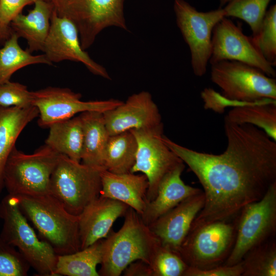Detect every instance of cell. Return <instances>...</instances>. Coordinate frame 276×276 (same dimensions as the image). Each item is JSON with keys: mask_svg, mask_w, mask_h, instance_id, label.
Here are the masks:
<instances>
[{"mask_svg": "<svg viewBox=\"0 0 276 276\" xmlns=\"http://www.w3.org/2000/svg\"><path fill=\"white\" fill-rule=\"evenodd\" d=\"M224 127L227 147L219 154L195 151L163 136L203 189L204 206L190 229L236 216L243 206L260 200L276 182V141L250 124L224 118Z\"/></svg>", "mask_w": 276, "mask_h": 276, "instance_id": "obj_1", "label": "cell"}, {"mask_svg": "<svg viewBox=\"0 0 276 276\" xmlns=\"http://www.w3.org/2000/svg\"><path fill=\"white\" fill-rule=\"evenodd\" d=\"M122 226L110 232L102 242L101 276H119L131 263L141 260L149 264L160 242L148 225L132 208L124 215Z\"/></svg>", "mask_w": 276, "mask_h": 276, "instance_id": "obj_2", "label": "cell"}, {"mask_svg": "<svg viewBox=\"0 0 276 276\" xmlns=\"http://www.w3.org/2000/svg\"><path fill=\"white\" fill-rule=\"evenodd\" d=\"M15 196L24 214L57 255L81 249L78 216L70 213L56 198L50 194Z\"/></svg>", "mask_w": 276, "mask_h": 276, "instance_id": "obj_3", "label": "cell"}, {"mask_svg": "<svg viewBox=\"0 0 276 276\" xmlns=\"http://www.w3.org/2000/svg\"><path fill=\"white\" fill-rule=\"evenodd\" d=\"M0 218L3 221L0 238L17 248L38 275L55 276L58 255L50 244L39 239L16 196L8 194L1 200Z\"/></svg>", "mask_w": 276, "mask_h": 276, "instance_id": "obj_4", "label": "cell"}, {"mask_svg": "<svg viewBox=\"0 0 276 276\" xmlns=\"http://www.w3.org/2000/svg\"><path fill=\"white\" fill-rule=\"evenodd\" d=\"M60 154L46 144L29 154L15 147L4 172V186L8 194L37 196L50 194L51 177Z\"/></svg>", "mask_w": 276, "mask_h": 276, "instance_id": "obj_5", "label": "cell"}, {"mask_svg": "<svg viewBox=\"0 0 276 276\" xmlns=\"http://www.w3.org/2000/svg\"><path fill=\"white\" fill-rule=\"evenodd\" d=\"M102 168L74 161L60 154L51 175L50 193L71 214L79 216L100 196Z\"/></svg>", "mask_w": 276, "mask_h": 276, "instance_id": "obj_6", "label": "cell"}, {"mask_svg": "<svg viewBox=\"0 0 276 276\" xmlns=\"http://www.w3.org/2000/svg\"><path fill=\"white\" fill-rule=\"evenodd\" d=\"M211 79L223 97L243 105L276 100L275 79L243 62L223 60L212 64Z\"/></svg>", "mask_w": 276, "mask_h": 276, "instance_id": "obj_7", "label": "cell"}, {"mask_svg": "<svg viewBox=\"0 0 276 276\" xmlns=\"http://www.w3.org/2000/svg\"><path fill=\"white\" fill-rule=\"evenodd\" d=\"M217 221L190 229L178 254L190 267L206 269L223 264L235 241L237 218Z\"/></svg>", "mask_w": 276, "mask_h": 276, "instance_id": "obj_8", "label": "cell"}, {"mask_svg": "<svg viewBox=\"0 0 276 276\" xmlns=\"http://www.w3.org/2000/svg\"><path fill=\"white\" fill-rule=\"evenodd\" d=\"M124 0H57L55 9L77 29L84 50L104 29L116 27L128 30L124 15Z\"/></svg>", "mask_w": 276, "mask_h": 276, "instance_id": "obj_9", "label": "cell"}, {"mask_svg": "<svg viewBox=\"0 0 276 276\" xmlns=\"http://www.w3.org/2000/svg\"><path fill=\"white\" fill-rule=\"evenodd\" d=\"M235 241L223 264L241 261L251 248L274 238L276 233V182L259 200L243 206L238 214Z\"/></svg>", "mask_w": 276, "mask_h": 276, "instance_id": "obj_10", "label": "cell"}, {"mask_svg": "<svg viewBox=\"0 0 276 276\" xmlns=\"http://www.w3.org/2000/svg\"><path fill=\"white\" fill-rule=\"evenodd\" d=\"M174 11L177 25L190 50L193 73L201 77L211 56L213 30L225 17L223 9L200 12L185 0H175Z\"/></svg>", "mask_w": 276, "mask_h": 276, "instance_id": "obj_11", "label": "cell"}, {"mask_svg": "<svg viewBox=\"0 0 276 276\" xmlns=\"http://www.w3.org/2000/svg\"><path fill=\"white\" fill-rule=\"evenodd\" d=\"M137 145L135 163L130 172H142L147 178L148 202L157 195L159 183L168 172L183 163L163 141L164 125L148 129H132Z\"/></svg>", "mask_w": 276, "mask_h": 276, "instance_id": "obj_12", "label": "cell"}, {"mask_svg": "<svg viewBox=\"0 0 276 276\" xmlns=\"http://www.w3.org/2000/svg\"><path fill=\"white\" fill-rule=\"evenodd\" d=\"M32 104L39 112L38 124L42 128H49L54 123L71 119L76 114L85 111L104 112L123 102L113 99L83 101L80 93L67 88L52 86L32 91Z\"/></svg>", "mask_w": 276, "mask_h": 276, "instance_id": "obj_13", "label": "cell"}, {"mask_svg": "<svg viewBox=\"0 0 276 276\" xmlns=\"http://www.w3.org/2000/svg\"><path fill=\"white\" fill-rule=\"evenodd\" d=\"M223 60L243 62L260 69L269 77L276 76L274 67L263 57L251 37L245 35L240 26L226 17L213 30L209 62L212 65Z\"/></svg>", "mask_w": 276, "mask_h": 276, "instance_id": "obj_14", "label": "cell"}, {"mask_svg": "<svg viewBox=\"0 0 276 276\" xmlns=\"http://www.w3.org/2000/svg\"><path fill=\"white\" fill-rule=\"evenodd\" d=\"M43 52L52 63L64 60L80 62L93 74L110 79L106 70L82 48L75 25L70 19L58 16L55 8Z\"/></svg>", "mask_w": 276, "mask_h": 276, "instance_id": "obj_15", "label": "cell"}, {"mask_svg": "<svg viewBox=\"0 0 276 276\" xmlns=\"http://www.w3.org/2000/svg\"><path fill=\"white\" fill-rule=\"evenodd\" d=\"M103 113L110 136L132 129L153 128L162 123L158 108L146 91L132 94L125 102Z\"/></svg>", "mask_w": 276, "mask_h": 276, "instance_id": "obj_16", "label": "cell"}, {"mask_svg": "<svg viewBox=\"0 0 276 276\" xmlns=\"http://www.w3.org/2000/svg\"><path fill=\"white\" fill-rule=\"evenodd\" d=\"M204 199L203 191L192 195L148 225L163 246L178 254Z\"/></svg>", "mask_w": 276, "mask_h": 276, "instance_id": "obj_17", "label": "cell"}, {"mask_svg": "<svg viewBox=\"0 0 276 276\" xmlns=\"http://www.w3.org/2000/svg\"><path fill=\"white\" fill-rule=\"evenodd\" d=\"M129 208L122 202L100 195L86 205L78 216L81 249L106 238L115 221L124 217Z\"/></svg>", "mask_w": 276, "mask_h": 276, "instance_id": "obj_18", "label": "cell"}, {"mask_svg": "<svg viewBox=\"0 0 276 276\" xmlns=\"http://www.w3.org/2000/svg\"><path fill=\"white\" fill-rule=\"evenodd\" d=\"M101 190L100 195L123 202L139 215L144 212L147 203L149 186L145 175L130 172L114 173L103 170L101 172Z\"/></svg>", "mask_w": 276, "mask_h": 276, "instance_id": "obj_19", "label": "cell"}, {"mask_svg": "<svg viewBox=\"0 0 276 276\" xmlns=\"http://www.w3.org/2000/svg\"><path fill=\"white\" fill-rule=\"evenodd\" d=\"M185 167L184 163L180 164L161 180L156 196L147 202L143 213L140 215L146 225L152 223L186 198L203 191L183 181L181 175Z\"/></svg>", "mask_w": 276, "mask_h": 276, "instance_id": "obj_20", "label": "cell"}, {"mask_svg": "<svg viewBox=\"0 0 276 276\" xmlns=\"http://www.w3.org/2000/svg\"><path fill=\"white\" fill-rule=\"evenodd\" d=\"M39 116L38 109L0 106V193L4 186V172L8 159L19 135L27 125Z\"/></svg>", "mask_w": 276, "mask_h": 276, "instance_id": "obj_21", "label": "cell"}, {"mask_svg": "<svg viewBox=\"0 0 276 276\" xmlns=\"http://www.w3.org/2000/svg\"><path fill=\"white\" fill-rule=\"evenodd\" d=\"M33 9L27 15L21 13L16 16L10 24L13 31L19 37L25 39L28 45V50L43 52L48 36L51 18L54 6L43 0H36Z\"/></svg>", "mask_w": 276, "mask_h": 276, "instance_id": "obj_22", "label": "cell"}, {"mask_svg": "<svg viewBox=\"0 0 276 276\" xmlns=\"http://www.w3.org/2000/svg\"><path fill=\"white\" fill-rule=\"evenodd\" d=\"M103 113L88 111L81 113L79 116L83 130L82 163L105 169L103 167V157L110 135Z\"/></svg>", "mask_w": 276, "mask_h": 276, "instance_id": "obj_23", "label": "cell"}, {"mask_svg": "<svg viewBox=\"0 0 276 276\" xmlns=\"http://www.w3.org/2000/svg\"><path fill=\"white\" fill-rule=\"evenodd\" d=\"M45 144L59 154L78 162L81 160L83 130L79 115L56 122L49 127Z\"/></svg>", "mask_w": 276, "mask_h": 276, "instance_id": "obj_24", "label": "cell"}, {"mask_svg": "<svg viewBox=\"0 0 276 276\" xmlns=\"http://www.w3.org/2000/svg\"><path fill=\"white\" fill-rule=\"evenodd\" d=\"M225 118L235 124L258 127L276 141V100L265 99L236 106L229 111Z\"/></svg>", "mask_w": 276, "mask_h": 276, "instance_id": "obj_25", "label": "cell"}, {"mask_svg": "<svg viewBox=\"0 0 276 276\" xmlns=\"http://www.w3.org/2000/svg\"><path fill=\"white\" fill-rule=\"evenodd\" d=\"M136 140L130 130L110 135L103 157V167L114 173L130 172L137 151Z\"/></svg>", "mask_w": 276, "mask_h": 276, "instance_id": "obj_26", "label": "cell"}, {"mask_svg": "<svg viewBox=\"0 0 276 276\" xmlns=\"http://www.w3.org/2000/svg\"><path fill=\"white\" fill-rule=\"evenodd\" d=\"M102 239L76 252L58 255L55 276H99L97 266L102 260Z\"/></svg>", "mask_w": 276, "mask_h": 276, "instance_id": "obj_27", "label": "cell"}, {"mask_svg": "<svg viewBox=\"0 0 276 276\" xmlns=\"http://www.w3.org/2000/svg\"><path fill=\"white\" fill-rule=\"evenodd\" d=\"M19 37L13 32L0 48V84L10 81L17 70L36 64L52 65L45 54L33 55L18 43Z\"/></svg>", "mask_w": 276, "mask_h": 276, "instance_id": "obj_28", "label": "cell"}, {"mask_svg": "<svg viewBox=\"0 0 276 276\" xmlns=\"http://www.w3.org/2000/svg\"><path fill=\"white\" fill-rule=\"evenodd\" d=\"M241 263V276L276 275V241L274 238L251 248Z\"/></svg>", "mask_w": 276, "mask_h": 276, "instance_id": "obj_29", "label": "cell"}, {"mask_svg": "<svg viewBox=\"0 0 276 276\" xmlns=\"http://www.w3.org/2000/svg\"><path fill=\"white\" fill-rule=\"evenodd\" d=\"M271 0H233L223 8L225 17H233L246 22L255 35L259 31Z\"/></svg>", "mask_w": 276, "mask_h": 276, "instance_id": "obj_30", "label": "cell"}, {"mask_svg": "<svg viewBox=\"0 0 276 276\" xmlns=\"http://www.w3.org/2000/svg\"><path fill=\"white\" fill-rule=\"evenodd\" d=\"M251 37L263 57L274 67L276 65L275 4L267 10L259 32Z\"/></svg>", "mask_w": 276, "mask_h": 276, "instance_id": "obj_31", "label": "cell"}, {"mask_svg": "<svg viewBox=\"0 0 276 276\" xmlns=\"http://www.w3.org/2000/svg\"><path fill=\"white\" fill-rule=\"evenodd\" d=\"M153 276H184L188 265L179 254L160 244L149 264Z\"/></svg>", "mask_w": 276, "mask_h": 276, "instance_id": "obj_32", "label": "cell"}, {"mask_svg": "<svg viewBox=\"0 0 276 276\" xmlns=\"http://www.w3.org/2000/svg\"><path fill=\"white\" fill-rule=\"evenodd\" d=\"M30 267L19 250L0 238V276H26Z\"/></svg>", "mask_w": 276, "mask_h": 276, "instance_id": "obj_33", "label": "cell"}, {"mask_svg": "<svg viewBox=\"0 0 276 276\" xmlns=\"http://www.w3.org/2000/svg\"><path fill=\"white\" fill-rule=\"evenodd\" d=\"M32 91L18 82L9 81L0 84V106L27 107L32 105Z\"/></svg>", "mask_w": 276, "mask_h": 276, "instance_id": "obj_34", "label": "cell"}, {"mask_svg": "<svg viewBox=\"0 0 276 276\" xmlns=\"http://www.w3.org/2000/svg\"><path fill=\"white\" fill-rule=\"evenodd\" d=\"M243 271L240 262L232 265L221 264L206 269L188 266L184 276H241Z\"/></svg>", "mask_w": 276, "mask_h": 276, "instance_id": "obj_35", "label": "cell"}, {"mask_svg": "<svg viewBox=\"0 0 276 276\" xmlns=\"http://www.w3.org/2000/svg\"><path fill=\"white\" fill-rule=\"evenodd\" d=\"M36 0H0V22L10 26L12 20L21 13L26 6L34 4Z\"/></svg>", "mask_w": 276, "mask_h": 276, "instance_id": "obj_36", "label": "cell"}, {"mask_svg": "<svg viewBox=\"0 0 276 276\" xmlns=\"http://www.w3.org/2000/svg\"><path fill=\"white\" fill-rule=\"evenodd\" d=\"M122 273L125 276H153L150 265L141 260L131 263Z\"/></svg>", "mask_w": 276, "mask_h": 276, "instance_id": "obj_37", "label": "cell"}, {"mask_svg": "<svg viewBox=\"0 0 276 276\" xmlns=\"http://www.w3.org/2000/svg\"><path fill=\"white\" fill-rule=\"evenodd\" d=\"M13 33L10 26H6L0 22V43L5 42Z\"/></svg>", "mask_w": 276, "mask_h": 276, "instance_id": "obj_38", "label": "cell"}, {"mask_svg": "<svg viewBox=\"0 0 276 276\" xmlns=\"http://www.w3.org/2000/svg\"><path fill=\"white\" fill-rule=\"evenodd\" d=\"M219 3H220V7L219 8H222V7H223L225 5H226L228 3L232 1L233 0H219Z\"/></svg>", "mask_w": 276, "mask_h": 276, "instance_id": "obj_39", "label": "cell"}, {"mask_svg": "<svg viewBox=\"0 0 276 276\" xmlns=\"http://www.w3.org/2000/svg\"><path fill=\"white\" fill-rule=\"evenodd\" d=\"M43 1L53 5L54 6V7L56 5L57 2V0H43Z\"/></svg>", "mask_w": 276, "mask_h": 276, "instance_id": "obj_40", "label": "cell"}]
</instances>
